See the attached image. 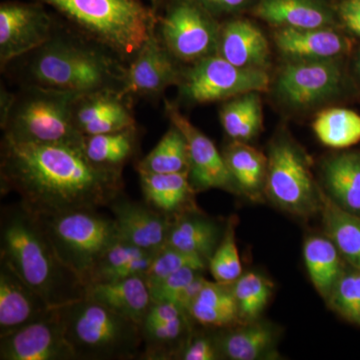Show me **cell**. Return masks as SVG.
I'll return each mask as SVG.
<instances>
[{
  "instance_id": "19",
  "label": "cell",
  "mask_w": 360,
  "mask_h": 360,
  "mask_svg": "<svg viewBox=\"0 0 360 360\" xmlns=\"http://www.w3.org/2000/svg\"><path fill=\"white\" fill-rule=\"evenodd\" d=\"M277 49L290 60L340 58L350 49L349 40L335 27L277 28L274 34Z\"/></svg>"
},
{
  "instance_id": "36",
  "label": "cell",
  "mask_w": 360,
  "mask_h": 360,
  "mask_svg": "<svg viewBox=\"0 0 360 360\" xmlns=\"http://www.w3.org/2000/svg\"><path fill=\"white\" fill-rule=\"evenodd\" d=\"M231 285L241 322L257 321L269 302L272 283L262 274L248 271L241 274Z\"/></svg>"
},
{
  "instance_id": "10",
  "label": "cell",
  "mask_w": 360,
  "mask_h": 360,
  "mask_svg": "<svg viewBox=\"0 0 360 360\" xmlns=\"http://www.w3.org/2000/svg\"><path fill=\"white\" fill-rule=\"evenodd\" d=\"M264 191L279 207L300 217L321 208V189L309 163L302 150L288 139H279L270 148Z\"/></svg>"
},
{
  "instance_id": "13",
  "label": "cell",
  "mask_w": 360,
  "mask_h": 360,
  "mask_svg": "<svg viewBox=\"0 0 360 360\" xmlns=\"http://www.w3.org/2000/svg\"><path fill=\"white\" fill-rule=\"evenodd\" d=\"M184 65L161 44L155 30L125 70L122 94L132 103L156 101L165 90L179 84Z\"/></svg>"
},
{
  "instance_id": "21",
  "label": "cell",
  "mask_w": 360,
  "mask_h": 360,
  "mask_svg": "<svg viewBox=\"0 0 360 360\" xmlns=\"http://www.w3.org/2000/svg\"><path fill=\"white\" fill-rule=\"evenodd\" d=\"M144 201L172 220L184 213L198 210L196 191L189 172L177 174H150L139 172Z\"/></svg>"
},
{
  "instance_id": "17",
  "label": "cell",
  "mask_w": 360,
  "mask_h": 360,
  "mask_svg": "<svg viewBox=\"0 0 360 360\" xmlns=\"http://www.w3.org/2000/svg\"><path fill=\"white\" fill-rule=\"evenodd\" d=\"M108 207L112 212L118 236L123 240L153 253L167 245L174 220L158 212L146 201L130 200L122 193Z\"/></svg>"
},
{
  "instance_id": "32",
  "label": "cell",
  "mask_w": 360,
  "mask_h": 360,
  "mask_svg": "<svg viewBox=\"0 0 360 360\" xmlns=\"http://www.w3.org/2000/svg\"><path fill=\"white\" fill-rule=\"evenodd\" d=\"M225 163L234 184L248 195L255 196L264 189L267 158L248 142L234 141L225 148Z\"/></svg>"
},
{
  "instance_id": "44",
  "label": "cell",
  "mask_w": 360,
  "mask_h": 360,
  "mask_svg": "<svg viewBox=\"0 0 360 360\" xmlns=\"http://www.w3.org/2000/svg\"><path fill=\"white\" fill-rule=\"evenodd\" d=\"M338 16L350 32L360 37V0H345L338 7Z\"/></svg>"
},
{
  "instance_id": "2",
  "label": "cell",
  "mask_w": 360,
  "mask_h": 360,
  "mask_svg": "<svg viewBox=\"0 0 360 360\" xmlns=\"http://www.w3.org/2000/svg\"><path fill=\"white\" fill-rule=\"evenodd\" d=\"M127 65L105 45L58 16L51 39L1 68L16 86H39L75 94L122 91Z\"/></svg>"
},
{
  "instance_id": "39",
  "label": "cell",
  "mask_w": 360,
  "mask_h": 360,
  "mask_svg": "<svg viewBox=\"0 0 360 360\" xmlns=\"http://www.w3.org/2000/svg\"><path fill=\"white\" fill-rule=\"evenodd\" d=\"M326 302L345 321L360 326V270H345Z\"/></svg>"
},
{
  "instance_id": "30",
  "label": "cell",
  "mask_w": 360,
  "mask_h": 360,
  "mask_svg": "<svg viewBox=\"0 0 360 360\" xmlns=\"http://www.w3.org/2000/svg\"><path fill=\"white\" fill-rule=\"evenodd\" d=\"M329 196L341 207L360 217V153H345L324 163Z\"/></svg>"
},
{
  "instance_id": "46",
  "label": "cell",
  "mask_w": 360,
  "mask_h": 360,
  "mask_svg": "<svg viewBox=\"0 0 360 360\" xmlns=\"http://www.w3.org/2000/svg\"><path fill=\"white\" fill-rule=\"evenodd\" d=\"M357 68H359V75H360V58L359 59V63H357Z\"/></svg>"
},
{
  "instance_id": "22",
  "label": "cell",
  "mask_w": 360,
  "mask_h": 360,
  "mask_svg": "<svg viewBox=\"0 0 360 360\" xmlns=\"http://www.w3.org/2000/svg\"><path fill=\"white\" fill-rule=\"evenodd\" d=\"M253 13L277 28L335 27L336 14L326 0H257Z\"/></svg>"
},
{
  "instance_id": "7",
  "label": "cell",
  "mask_w": 360,
  "mask_h": 360,
  "mask_svg": "<svg viewBox=\"0 0 360 360\" xmlns=\"http://www.w3.org/2000/svg\"><path fill=\"white\" fill-rule=\"evenodd\" d=\"M61 262L86 286L104 252L120 238L113 217L98 210L37 217Z\"/></svg>"
},
{
  "instance_id": "42",
  "label": "cell",
  "mask_w": 360,
  "mask_h": 360,
  "mask_svg": "<svg viewBox=\"0 0 360 360\" xmlns=\"http://www.w3.org/2000/svg\"><path fill=\"white\" fill-rule=\"evenodd\" d=\"M193 333L194 330L189 335L177 359L217 360L221 359L215 335H196Z\"/></svg>"
},
{
  "instance_id": "29",
  "label": "cell",
  "mask_w": 360,
  "mask_h": 360,
  "mask_svg": "<svg viewBox=\"0 0 360 360\" xmlns=\"http://www.w3.org/2000/svg\"><path fill=\"white\" fill-rule=\"evenodd\" d=\"M303 258L310 281L326 302L345 271L340 251L326 236H309L303 245Z\"/></svg>"
},
{
  "instance_id": "20",
  "label": "cell",
  "mask_w": 360,
  "mask_h": 360,
  "mask_svg": "<svg viewBox=\"0 0 360 360\" xmlns=\"http://www.w3.org/2000/svg\"><path fill=\"white\" fill-rule=\"evenodd\" d=\"M217 54L239 68L266 70L269 65L266 37L257 25L245 20L220 23Z\"/></svg>"
},
{
  "instance_id": "41",
  "label": "cell",
  "mask_w": 360,
  "mask_h": 360,
  "mask_svg": "<svg viewBox=\"0 0 360 360\" xmlns=\"http://www.w3.org/2000/svg\"><path fill=\"white\" fill-rule=\"evenodd\" d=\"M202 270L186 267L167 277L165 281L156 284L150 288L151 298L153 302H174L176 303L182 291L186 290L191 281L198 274H203Z\"/></svg>"
},
{
  "instance_id": "40",
  "label": "cell",
  "mask_w": 360,
  "mask_h": 360,
  "mask_svg": "<svg viewBox=\"0 0 360 360\" xmlns=\"http://www.w3.org/2000/svg\"><path fill=\"white\" fill-rule=\"evenodd\" d=\"M148 252L118 238L106 250L97 264L89 284L117 281L123 267L134 258ZM86 285V286H87Z\"/></svg>"
},
{
  "instance_id": "12",
  "label": "cell",
  "mask_w": 360,
  "mask_h": 360,
  "mask_svg": "<svg viewBox=\"0 0 360 360\" xmlns=\"http://www.w3.org/2000/svg\"><path fill=\"white\" fill-rule=\"evenodd\" d=\"M342 82V68L338 58L290 60L279 70L276 92L286 105L310 108L336 96Z\"/></svg>"
},
{
  "instance_id": "3",
  "label": "cell",
  "mask_w": 360,
  "mask_h": 360,
  "mask_svg": "<svg viewBox=\"0 0 360 360\" xmlns=\"http://www.w3.org/2000/svg\"><path fill=\"white\" fill-rule=\"evenodd\" d=\"M0 260L52 309L84 298L86 286L61 262L39 217L20 202L1 210Z\"/></svg>"
},
{
  "instance_id": "4",
  "label": "cell",
  "mask_w": 360,
  "mask_h": 360,
  "mask_svg": "<svg viewBox=\"0 0 360 360\" xmlns=\"http://www.w3.org/2000/svg\"><path fill=\"white\" fill-rule=\"evenodd\" d=\"M78 32L101 42L125 65L155 32L158 13L143 0H34Z\"/></svg>"
},
{
  "instance_id": "28",
  "label": "cell",
  "mask_w": 360,
  "mask_h": 360,
  "mask_svg": "<svg viewBox=\"0 0 360 360\" xmlns=\"http://www.w3.org/2000/svg\"><path fill=\"white\" fill-rule=\"evenodd\" d=\"M322 224L326 236L335 243L341 257L360 270V217L348 212L321 191Z\"/></svg>"
},
{
  "instance_id": "18",
  "label": "cell",
  "mask_w": 360,
  "mask_h": 360,
  "mask_svg": "<svg viewBox=\"0 0 360 360\" xmlns=\"http://www.w3.org/2000/svg\"><path fill=\"white\" fill-rule=\"evenodd\" d=\"M53 309L0 260V338L45 319Z\"/></svg>"
},
{
  "instance_id": "6",
  "label": "cell",
  "mask_w": 360,
  "mask_h": 360,
  "mask_svg": "<svg viewBox=\"0 0 360 360\" xmlns=\"http://www.w3.org/2000/svg\"><path fill=\"white\" fill-rule=\"evenodd\" d=\"M58 311L77 360L141 359L143 340L136 322L85 297Z\"/></svg>"
},
{
  "instance_id": "43",
  "label": "cell",
  "mask_w": 360,
  "mask_h": 360,
  "mask_svg": "<svg viewBox=\"0 0 360 360\" xmlns=\"http://www.w3.org/2000/svg\"><path fill=\"white\" fill-rule=\"evenodd\" d=\"M205 11L219 20L225 15H233L250 6L255 0H194Z\"/></svg>"
},
{
  "instance_id": "16",
  "label": "cell",
  "mask_w": 360,
  "mask_h": 360,
  "mask_svg": "<svg viewBox=\"0 0 360 360\" xmlns=\"http://www.w3.org/2000/svg\"><path fill=\"white\" fill-rule=\"evenodd\" d=\"M134 104L120 90L80 94L73 104V122L84 136L134 129Z\"/></svg>"
},
{
  "instance_id": "9",
  "label": "cell",
  "mask_w": 360,
  "mask_h": 360,
  "mask_svg": "<svg viewBox=\"0 0 360 360\" xmlns=\"http://www.w3.org/2000/svg\"><path fill=\"white\" fill-rule=\"evenodd\" d=\"M269 82L266 70L239 68L214 54L184 66L177 87L182 101L205 104L226 101L248 92L266 91Z\"/></svg>"
},
{
  "instance_id": "26",
  "label": "cell",
  "mask_w": 360,
  "mask_h": 360,
  "mask_svg": "<svg viewBox=\"0 0 360 360\" xmlns=\"http://www.w3.org/2000/svg\"><path fill=\"white\" fill-rule=\"evenodd\" d=\"M215 335L221 357L231 360L264 359L274 348L276 335L267 324L248 322L245 326L219 329Z\"/></svg>"
},
{
  "instance_id": "25",
  "label": "cell",
  "mask_w": 360,
  "mask_h": 360,
  "mask_svg": "<svg viewBox=\"0 0 360 360\" xmlns=\"http://www.w3.org/2000/svg\"><path fill=\"white\" fill-rule=\"evenodd\" d=\"M195 322L191 315L184 314L170 321H148L141 322V359H177Z\"/></svg>"
},
{
  "instance_id": "15",
  "label": "cell",
  "mask_w": 360,
  "mask_h": 360,
  "mask_svg": "<svg viewBox=\"0 0 360 360\" xmlns=\"http://www.w3.org/2000/svg\"><path fill=\"white\" fill-rule=\"evenodd\" d=\"M1 360H77L66 340L58 309L49 316L0 338Z\"/></svg>"
},
{
  "instance_id": "38",
  "label": "cell",
  "mask_w": 360,
  "mask_h": 360,
  "mask_svg": "<svg viewBox=\"0 0 360 360\" xmlns=\"http://www.w3.org/2000/svg\"><path fill=\"white\" fill-rule=\"evenodd\" d=\"M186 267H193L205 271L208 269V264L198 255L165 245L162 250L155 253L153 264L144 276V278L149 288H151L165 281L167 277Z\"/></svg>"
},
{
  "instance_id": "27",
  "label": "cell",
  "mask_w": 360,
  "mask_h": 360,
  "mask_svg": "<svg viewBox=\"0 0 360 360\" xmlns=\"http://www.w3.org/2000/svg\"><path fill=\"white\" fill-rule=\"evenodd\" d=\"M188 314L196 324L206 328H231L241 322L231 284L217 281H207Z\"/></svg>"
},
{
  "instance_id": "35",
  "label": "cell",
  "mask_w": 360,
  "mask_h": 360,
  "mask_svg": "<svg viewBox=\"0 0 360 360\" xmlns=\"http://www.w3.org/2000/svg\"><path fill=\"white\" fill-rule=\"evenodd\" d=\"M312 129L324 146L348 148L360 141V115L345 108H329L317 115Z\"/></svg>"
},
{
  "instance_id": "45",
  "label": "cell",
  "mask_w": 360,
  "mask_h": 360,
  "mask_svg": "<svg viewBox=\"0 0 360 360\" xmlns=\"http://www.w3.org/2000/svg\"><path fill=\"white\" fill-rule=\"evenodd\" d=\"M143 1H146V4L153 7L156 13H160L167 6L170 0H143Z\"/></svg>"
},
{
  "instance_id": "23",
  "label": "cell",
  "mask_w": 360,
  "mask_h": 360,
  "mask_svg": "<svg viewBox=\"0 0 360 360\" xmlns=\"http://www.w3.org/2000/svg\"><path fill=\"white\" fill-rule=\"evenodd\" d=\"M84 297L131 319L139 326L153 303L150 288L144 276L89 284Z\"/></svg>"
},
{
  "instance_id": "24",
  "label": "cell",
  "mask_w": 360,
  "mask_h": 360,
  "mask_svg": "<svg viewBox=\"0 0 360 360\" xmlns=\"http://www.w3.org/2000/svg\"><path fill=\"white\" fill-rule=\"evenodd\" d=\"M224 229L200 210H193L174 220L167 245L198 255L208 264L221 241Z\"/></svg>"
},
{
  "instance_id": "14",
  "label": "cell",
  "mask_w": 360,
  "mask_h": 360,
  "mask_svg": "<svg viewBox=\"0 0 360 360\" xmlns=\"http://www.w3.org/2000/svg\"><path fill=\"white\" fill-rule=\"evenodd\" d=\"M165 115L186 137L189 151V179L196 191L226 189L232 191L236 184L214 142L198 129L174 101H165Z\"/></svg>"
},
{
  "instance_id": "37",
  "label": "cell",
  "mask_w": 360,
  "mask_h": 360,
  "mask_svg": "<svg viewBox=\"0 0 360 360\" xmlns=\"http://www.w3.org/2000/svg\"><path fill=\"white\" fill-rule=\"evenodd\" d=\"M236 219L231 217L225 225L224 236L210 262L208 269L214 281L232 284L243 274V265L236 239Z\"/></svg>"
},
{
  "instance_id": "5",
  "label": "cell",
  "mask_w": 360,
  "mask_h": 360,
  "mask_svg": "<svg viewBox=\"0 0 360 360\" xmlns=\"http://www.w3.org/2000/svg\"><path fill=\"white\" fill-rule=\"evenodd\" d=\"M80 94L39 86L0 91L2 136L33 143L84 146V136L73 122V104Z\"/></svg>"
},
{
  "instance_id": "34",
  "label": "cell",
  "mask_w": 360,
  "mask_h": 360,
  "mask_svg": "<svg viewBox=\"0 0 360 360\" xmlns=\"http://www.w3.org/2000/svg\"><path fill=\"white\" fill-rule=\"evenodd\" d=\"M136 172L150 174L189 172L188 144L184 134L170 124L155 148L136 163Z\"/></svg>"
},
{
  "instance_id": "33",
  "label": "cell",
  "mask_w": 360,
  "mask_h": 360,
  "mask_svg": "<svg viewBox=\"0 0 360 360\" xmlns=\"http://www.w3.org/2000/svg\"><path fill=\"white\" fill-rule=\"evenodd\" d=\"M220 122L231 141L248 142L262 129L264 115L258 92H248L225 101L219 112Z\"/></svg>"
},
{
  "instance_id": "31",
  "label": "cell",
  "mask_w": 360,
  "mask_h": 360,
  "mask_svg": "<svg viewBox=\"0 0 360 360\" xmlns=\"http://www.w3.org/2000/svg\"><path fill=\"white\" fill-rule=\"evenodd\" d=\"M141 146L139 127L84 136V149L89 160L98 167L123 172L125 165L139 155Z\"/></svg>"
},
{
  "instance_id": "8",
  "label": "cell",
  "mask_w": 360,
  "mask_h": 360,
  "mask_svg": "<svg viewBox=\"0 0 360 360\" xmlns=\"http://www.w3.org/2000/svg\"><path fill=\"white\" fill-rule=\"evenodd\" d=\"M220 22L194 0H170L158 13L155 33L184 65L217 54Z\"/></svg>"
},
{
  "instance_id": "11",
  "label": "cell",
  "mask_w": 360,
  "mask_h": 360,
  "mask_svg": "<svg viewBox=\"0 0 360 360\" xmlns=\"http://www.w3.org/2000/svg\"><path fill=\"white\" fill-rule=\"evenodd\" d=\"M58 16L40 2L6 0L0 4V68L51 39Z\"/></svg>"
},
{
  "instance_id": "1",
  "label": "cell",
  "mask_w": 360,
  "mask_h": 360,
  "mask_svg": "<svg viewBox=\"0 0 360 360\" xmlns=\"http://www.w3.org/2000/svg\"><path fill=\"white\" fill-rule=\"evenodd\" d=\"M123 188V172L94 165L84 146L2 136L0 191L18 194L21 205L37 217L108 207Z\"/></svg>"
}]
</instances>
